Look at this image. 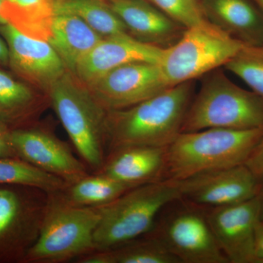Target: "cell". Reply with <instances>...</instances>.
I'll use <instances>...</instances> for the list:
<instances>
[{"mask_svg":"<svg viewBox=\"0 0 263 263\" xmlns=\"http://www.w3.org/2000/svg\"><path fill=\"white\" fill-rule=\"evenodd\" d=\"M262 138L263 127L181 133L167 146L164 180L181 181L207 171L243 165Z\"/></svg>","mask_w":263,"mask_h":263,"instance_id":"cell-2","label":"cell"},{"mask_svg":"<svg viewBox=\"0 0 263 263\" xmlns=\"http://www.w3.org/2000/svg\"><path fill=\"white\" fill-rule=\"evenodd\" d=\"M174 181L179 189L180 199L203 209L246 201L257 196L262 189L245 164Z\"/></svg>","mask_w":263,"mask_h":263,"instance_id":"cell-12","label":"cell"},{"mask_svg":"<svg viewBox=\"0 0 263 263\" xmlns=\"http://www.w3.org/2000/svg\"><path fill=\"white\" fill-rule=\"evenodd\" d=\"M164 48L141 42L130 34L103 38L79 64L73 75L87 86L125 64L146 62L160 65Z\"/></svg>","mask_w":263,"mask_h":263,"instance_id":"cell-15","label":"cell"},{"mask_svg":"<svg viewBox=\"0 0 263 263\" xmlns=\"http://www.w3.org/2000/svg\"><path fill=\"white\" fill-rule=\"evenodd\" d=\"M167 147L130 146L106 156L101 173L133 189L164 181Z\"/></svg>","mask_w":263,"mask_h":263,"instance_id":"cell-17","label":"cell"},{"mask_svg":"<svg viewBox=\"0 0 263 263\" xmlns=\"http://www.w3.org/2000/svg\"><path fill=\"white\" fill-rule=\"evenodd\" d=\"M0 15L19 32L48 41L55 16L53 0H1Z\"/></svg>","mask_w":263,"mask_h":263,"instance_id":"cell-21","label":"cell"},{"mask_svg":"<svg viewBox=\"0 0 263 263\" xmlns=\"http://www.w3.org/2000/svg\"><path fill=\"white\" fill-rule=\"evenodd\" d=\"M48 200L40 189L0 187V254L24 260L39 236Z\"/></svg>","mask_w":263,"mask_h":263,"instance_id":"cell-9","label":"cell"},{"mask_svg":"<svg viewBox=\"0 0 263 263\" xmlns=\"http://www.w3.org/2000/svg\"><path fill=\"white\" fill-rule=\"evenodd\" d=\"M75 262L181 263L160 240L148 233L117 248L95 251L76 259Z\"/></svg>","mask_w":263,"mask_h":263,"instance_id":"cell-22","label":"cell"},{"mask_svg":"<svg viewBox=\"0 0 263 263\" xmlns=\"http://www.w3.org/2000/svg\"><path fill=\"white\" fill-rule=\"evenodd\" d=\"M245 165L263 187V138L246 162Z\"/></svg>","mask_w":263,"mask_h":263,"instance_id":"cell-28","label":"cell"},{"mask_svg":"<svg viewBox=\"0 0 263 263\" xmlns=\"http://www.w3.org/2000/svg\"><path fill=\"white\" fill-rule=\"evenodd\" d=\"M47 95L81 160L91 173L99 172L106 159L107 110L70 71L51 85Z\"/></svg>","mask_w":263,"mask_h":263,"instance_id":"cell-3","label":"cell"},{"mask_svg":"<svg viewBox=\"0 0 263 263\" xmlns=\"http://www.w3.org/2000/svg\"><path fill=\"white\" fill-rule=\"evenodd\" d=\"M9 51V66L34 87L48 90L67 69L48 41L26 35L9 24L0 25Z\"/></svg>","mask_w":263,"mask_h":263,"instance_id":"cell-14","label":"cell"},{"mask_svg":"<svg viewBox=\"0 0 263 263\" xmlns=\"http://www.w3.org/2000/svg\"><path fill=\"white\" fill-rule=\"evenodd\" d=\"M0 65L9 66V51L4 38L0 34Z\"/></svg>","mask_w":263,"mask_h":263,"instance_id":"cell-31","label":"cell"},{"mask_svg":"<svg viewBox=\"0 0 263 263\" xmlns=\"http://www.w3.org/2000/svg\"><path fill=\"white\" fill-rule=\"evenodd\" d=\"M107 3L132 37L143 43L167 48L186 29L144 0H108Z\"/></svg>","mask_w":263,"mask_h":263,"instance_id":"cell-16","label":"cell"},{"mask_svg":"<svg viewBox=\"0 0 263 263\" xmlns=\"http://www.w3.org/2000/svg\"><path fill=\"white\" fill-rule=\"evenodd\" d=\"M245 46L213 23L186 29L164 48L160 65L167 84L174 86L224 67Z\"/></svg>","mask_w":263,"mask_h":263,"instance_id":"cell-7","label":"cell"},{"mask_svg":"<svg viewBox=\"0 0 263 263\" xmlns=\"http://www.w3.org/2000/svg\"><path fill=\"white\" fill-rule=\"evenodd\" d=\"M189 106L181 133L263 127V98L235 84L219 69L206 74Z\"/></svg>","mask_w":263,"mask_h":263,"instance_id":"cell-4","label":"cell"},{"mask_svg":"<svg viewBox=\"0 0 263 263\" xmlns=\"http://www.w3.org/2000/svg\"><path fill=\"white\" fill-rule=\"evenodd\" d=\"M129 190L106 175L92 173L69 183L60 193L66 202L75 206L100 208L113 202Z\"/></svg>","mask_w":263,"mask_h":263,"instance_id":"cell-23","label":"cell"},{"mask_svg":"<svg viewBox=\"0 0 263 263\" xmlns=\"http://www.w3.org/2000/svg\"><path fill=\"white\" fill-rule=\"evenodd\" d=\"M0 185L29 186L51 194L62 192L69 183L19 157H7L0 158Z\"/></svg>","mask_w":263,"mask_h":263,"instance_id":"cell-25","label":"cell"},{"mask_svg":"<svg viewBox=\"0 0 263 263\" xmlns=\"http://www.w3.org/2000/svg\"><path fill=\"white\" fill-rule=\"evenodd\" d=\"M216 242L229 263H255L259 196L226 206L203 209Z\"/></svg>","mask_w":263,"mask_h":263,"instance_id":"cell-13","label":"cell"},{"mask_svg":"<svg viewBox=\"0 0 263 263\" xmlns=\"http://www.w3.org/2000/svg\"><path fill=\"white\" fill-rule=\"evenodd\" d=\"M55 14L70 13L82 19L103 38L129 34L121 19L100 0H65L53 1Z\"/></svg>","mask_w":263,"mask_h":263,"instance_id":"cell-24","label":"cell"},{"mask_svg":"<svg viewBox=\"0 0 263 263\" xmlns=\"http://www.w3.org/2000/svg\"><path fill=\"white\" fill-rule=\"evenodd\" d=\"M202 7L209 20L232 37L263 44V13L254 0H209Z\"/></svg>","mask_w":263,"mask_h":263,"instance_id":"cell-18","label":"cell"},{"mask_svg":"<svg viewBox=\"0 0 263 263\" xmlns=\"http://www.w3.org/2000/svg\"><path fill=\"white\" fill-rule=\"evenodd\" d=\"M254 247H255V263H263V221L260 220H259L256 226Z\"/></svg>","mask_w":263,"mask_h":263,"instance_id":"cell-30","label":"cell"},{"mask_svg":"<svg viewBox=\"0 0 263 263\" xmlns=\"http://www.w3.org/2000/svg\"><path fill=\"white\" fill-rule=\"evenodd\" d=\"M258 196L259 200V220L263 221V187L261 189Z\"/></svg>","mask_w":263,"mask_h":263,"instance_id":"cell-32","label":"cell"},{"mask_svg":"<svg viewBox=\"0 0 263 263\" xmlns=\"http://www.w3.org/2000/svg\"><path fill=\"white\" fill-rule=\"evenodd\" d=\"M103 39L77 15L56 13L48 42L67 70L74 74L79 64Z\"/></svg>","mask_w":263,"mask_h":263,"instance_id":"cell-20","label":"cell"},{"mask_svg":"<svg viewBox=\"0 0 263 263\" xmlns=\"http://www.w3.org/2000/svg\"><path fill=\"white\" fill-rule=\"evenodd\" d=\"M254 2L259 7V9L262 10L263 13V0H254Z\"/></svg>","mask_w":263,"mask_h":263,"instance_id":"cell-33","label":"cell"},{"mask_svg":"<svg viewBox=\"0 0 263 263\" xmlns=\"http://www.w3.org/2000/svg\"><path fill=\"white\" fill-rule=\"evenodd\" d=\"M181 263H229L219 248L203 208L176 199L161 211L148 233Z\"/></svg>","mask_w":263,"mask_h":263,"instance_id":"cell-8","label":"cell"},{"mask_svg":"<svg viewBox=\"0 0 263 263\" xmlns=\"http://www.w3.org/2000/svg\"><path fill=\"white\" fill-rule=\"evenodd\" d=\"M179 198L175 181L164 180L131 189L99 208L100 219L95 233L96 251L117 248L146 235L161 211Z\"/></svg>","mask_w":263,"mask_h":263,"instance_id":"cell-6","label":"cell"},{"mask_svg":"<svg viewBox=\"0 0 263 263\" xmlns=\"http://www.w3.org/2000/svg\"><path fill=\"white\" fill-rule=\"evenodd\" d=\"M48 106L46 93L0 70V124L10 130L18 124L32 125Z\"/></svg>","mask_w":263,"mask_h":263,"instance_id":"cell-19","label":"cell"},{"mask_svg":"<svg viewBox=\"0 0 263 263\" xmlns=\"http://www.w3.org/2000/svg\"><path fill=\"white\" fill-rule=\"evenodd\" d=\"M11 130L0 124V158L17 157L10 137Z\"/></svg>","mask_w":263,"mask_h":263,"instance_id":"cell-29","label":"cell"},{"mask_svg":"<svg viewBox=\"0 0 263 263\" xmlns=\"http://www.w3.org/2000/svg\"><path fill=\"white\" fill-rule=\"evenodd\" d=\"M0 7H1V0H0ZM7 24L6 22H5L3 17L1 16V15H0V25H1V24Z\"/></svg>","mask_w":263,"mask_h":263,"instance_id":"cell-34","label":"cell"},{"mask_svg":"<svg viewBox=\"0 0 263 263\" xmlns=\"http://www.w3.org/2000/svg\"><path fill=\"white\" fill-rule=\"evenodd\" d=\"M164 14L185 29L203 27L212 23L202 5L197 0H149Z\"/></svg>","mask_w":263,"mask_h":263,"instance_id":"cell-27","label":"cell"},{"mask_svg":"<svg viewBox=\"0 0 263 263\" xmlns=\"http://www.w3.org/2000/svg\"><path fill=\"white\" fill-rule=\"evenodd\" d=\"M10 137L17 157L68 183L89 174L87 166L68 145L41 123L13 129Z\"/></svg>","mask_w":263,"mask_h":263,"instance_id":"cell-11","label":"cell"},{"mask_svg":"<svg viewBox=\"0 0 263 263\" xmlns=\"http://www.w3.org/2000/svg\"><path fill=\"white\" fill-rule=\"evenodd\" d=\"M224 68L263 98V44L246 45L224 65Z\"/></svg>","mask_w":263,"mask_h":263,"instance_id":"cell-26","label":"cell"},{"mask_svg":"<svg viewBox=\"0 0 263 263\" xmlns=\"http://www.w3.org/2000/svg\"><path fill=\"white\" fill-rule=\"evenodd\" d=\"M60 193L48 194L39 236L24 262H69L96 251L95 233L100 209L71 205Z\"/></svg>","mask_w":263,"mask_h":263,"instance_id":"cell-5","label":"cell"},{"mask_svg":"<svg viewBox=\"0 0 263 263\" xmlns=\"http://www.w3.org/2000/svg\"><path fill=\"white\" fill-rule=\"evenodd\" d=\"M193 98V81H189L129 108L108 110L105 122L107 155L125 147L168 146L181 133Z\"/></svg>","mask_w":263,"mask_h":263,"instance_id":"cell-1","label":"cell"},{"mask_svg":"<svg viewBox=\"0 0 263 263\" xmlns=\"http://www.w3.org/2000/svg\"><path fill=\"white\" fill-rule=\"evenodd\" d=\"M53 1H65V0H53ZM100 1H103L105 2V3H107V2L108 1V0H100Z\"/></svg>","mask_w":263,"mask_h":263,"instance_id":"cell-35","label":"cell"},{"mask_svg":"<svg viewBox=\"0 0 263 263\" xmlns=\"http://www.w3.org/2000/svg\"><path fill=\"white\" fill-rule=\"evenodd\" d=\"M86 87L108 110L129 108L171 87L158 64L138 62L109 71Z\"/></svg>","mask_w":263,"mask_h":263,"instance_id":"cell-10","label":"cell"}]
</instances>
